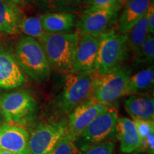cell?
Listing matches in <instances>:
<instances>
[{
    "instance_id": "cell-25",
    "label": "cell",
    "mask_w": 154,
    "mask_h": 154,
    "mask_svg": "<svg viewBox=\"0 0 154 154\" xmlns=\"http://www.w3.org/2000/svg\"><path fill=\"white\" fill-rule=\"evenodd\" d=\"M124 5V0H89L84 10L96 9H121Z\"/></svg>"
},
{
    "instance_id": "cell-30",
    "label": "cell",
    "mask_w": 154,
    "mask_h": 154,
    "mask_svg": "<svg viewBox=\"0 0 154 154\" xmlns=\"http://www.w3.org/2000/svg\"><path fill=\"white\" fill-rule=\"evenodd\" d=\"M4 1L17 9H20L26 6L24 0H4Z\"/></svg>"
},
{
    "instance_id": "cell-1",
    "label": "cell",
    "mask_w": 154,
    "mask_h": 154,
    "mask_svg": "<svg viewBox=\"0 0 154 154\" xmlns=\"http://www.w3.org/2000/svg\"><path fill=\"white\" fill-rule=\"evenodd\" d=\"M79 38L78 32L44 33L38 41L50 66L61 72H70Z\"/></svg>"
},
{
    "instance_id": "cell-36",
    "label": "cell",
    "mask_w": 154,
    "mask_h": 154,
    "mask_svg": "<svg viewBox=\"0 0 154 154\" xmlns=\"http://www.w3.org/2000/svg\"><path fill=\"white\" fill-rule=\"evenodd\" d=\"M127 1H128V0H124V2H125V4H126V2Z\"/></svg>"
},
{
    "instance_id": "cell-22",
    "label": "cell",
    "mask_w": 154,
    "mask_h": 154,
    "mask_svg": "<svg viewBox=\"0 0 154 154\" xmlns=\"http://www.w3.org/2000/svg\"><path fill=\"white\" fill-rule=\"evenodd\" d=\"M154 60V37L149 35L136 51L133 53L135 65H153Z\"/></svg>"
},
{
    "instance_id": "cell-24",
    "label": "cell",
    "mask_w": 154,
    "mask_h": 154,
    "mask_svg": "<svg viewBox=\"0 0 154 154\" xmlns=\"http://www.w3.org/2000/svg\"><path fill=\"white\" fill-rule=\"evenodd\" d=\"M114 149V143L106 140L83 147L77 154H113Z\"/></svg>"
},
{
    "instance_id": "cell-34",
    "label": "cell",
    "mask_w": 154,
    "mask_h": 154,
    "mask_svg": "<svg viewBox=\"0 0 154 154\" xmlns=\"http://www.w3.org/2000/svg\"><path fill=\"white\" fill-rule=\"evenodd\" d=\"M0 154H13V153H11L9 151H3V150H0Z\"/></svg>"
},
{
    "instance_id": "cell-33",
    "label": "cell",
    "mask_w": 154,
    "mask_h": 154,
    "mask_svg": "<svg viewBox=\"0 0 154 154\" xmlns=\"http://www.w3.org/2000/svg\"><path fill=\"white\" fill-rule=\"evenodd\" d=\"M6 123V120L5 119V116H4L2 110V107H1V104H0V124H3Z\"/></svg>"
},
{
    "instance_id": "cell-5",
    "label": "cell",
    "mask_w": 154,
    "mask_h": 154,
    "mask_svg": "<svg viewBox=\"0 0 154 154\" xmlns=\"http://www.w3.org/2000/svg\"><path fill=\"white\" fill-rule=\"evenodd\" d=\"M95 76L94 73H70L57 102L60 111L69 113L79 104L91 98Z\"/></svg>"
},
{
    "instance_id": "cell-3",
    "label": "cell",
    "mask_w": 154,
    "mask_h": 154,
    "mask_svg": "<svg viewBox=\"0 0 154 154\" xmlns=\"http://www.w3.org/2000/svg\"><path fill=\"white\" fill-rule=\"evenodd\" d=\"M130 76V69L122 65L103 74L96 75L91 97L100 103L110 105L122 96L128 95Z\"/></svg>"
},
{
    "instance_id": "cell-9",
    "label": "cell",
    "mask_w": 154,
    "mask_h": 154,
    "mask_svg": "<svg viewBox=\"0 0 154 154\" xmlns=\"http://www.w3.org/2000/svg\"><path fill=\"white\" fill-rule=\"evenodd\" d=\"M110 106L89 98L69 113L67 121V136L75 142L92 121Z\"/></svg>"
},
{
    "instance_id": "cell-4",
    "label": "cell",
    "mask_w": 154,
    "mask_h": 154,
    "mask_svg": "<svg viewBox=\"0 0 154 154\" xmlns=\"http://www.w3.org/2000/svg\"><path fill=\"white\" fill-rule=\"evenodd\" d=\"M96 58L94 74L101 75L121 65L128 56L126 34L116 32L113 29L102 34Z\"/></svg>"
},
{
    "instance_id": "cell-15",
    "label": "cell",
    "mask_w": 154,
    "mask_h": 154,
    "mask_svg": "<svg viewBox=\"0 0 154 154\" xmlns=\"http://www.w3.org/2000/svg\"><path fill=\"white\" fill-rule=\"evenodd\" d=\"M153 0H128L119 18L118 33L126 34L147 12Z\"/></svg>"
},
{
    "instance_id": "cell-8",
    "label": "cell",
    "mask_w": 154,
    "mask_h": 154,
    "mask_svg": "<svg viewBox=\"0 0 154 154\" xmlns=\"http://www.w3.org/2000/svg\"><path fill=\"white\" fill-rule=\"evenodd\" d=\"M67 134V121L41 123L29 135L30 154H49Z\"/></svg>"
},
{
    "instance_id": "cell-31",
    "label": "cell",
    "mask_w": 154,
    "mask_h": 154,
    "mask_svg": "<svg viewBox=\"0 0 154 154\" xmlns=\"http://www.w3.org/2000/svg\"><path fill=\"white\" fill-rule=\"evenodd\" d=\"M88 1H89V0H78L79 8H83L84 9H85L86 4H87Z\"/></svg>"
},
{
    "instance_id": "cell-27",
    "label": "cell",
    "mask_w": 154,
    "mask_h": 154,
    "mask_svg": "<svg viewBox=\"0 0 154 154\" xmlns=\"http://www.w3.org/2000/svg\"><path fill=\"white\" fill-rule=\"evenodd\" d=\"M136 125V129L142 140L146 139L150 135L154 134L153 120H133Z\"/></svg>"
},
{
    "instance_id": "cell-2",
    "label": "cell",
    "mask_w": 154,
    "mask_h": 154,
    "mask_svg": "<svg viewBox=\"0 0 154 154\" xmlns=\"http://www.w3.org/2000/svg\"><path fill=\"white\" fill-rule=\"evenodd\" d=\"M14 56L22 72L32 79L42 82L49 77L51 66L37 39L26 36L20 38Z\"/></svg>"
},
{
    "instance_id": "cell-37",
    "label": "cell",
    "mask_w": 154,
    "mask_h": 154,
    "mask_svg": "<svg viewBox=\"0 0 154 154\" xmlns=\"http://www.w3.org/2000/svg\"><path fill=\"white\" fill-rule=\"evenodd\" d=\"M2 124H0V128H1V127H2Z\"/></svg>"
},
{
    "instance_id": "cell-23",
    "label": "cell",
    "mask_w": 154,
    "mask_h": 154,
    "mask_svg": "<svg viewBox=\"0 0 154 154\" xmlns=\"http://www.w3.org/2000/svg\"><path fill=\"white\" fill-rule=\"evenodd\" d=\"M19 30L26 36L38 39L44 35V31L42 25V16L23 17L19 24Z\"/></svg>"
},
{
    "instance_id": "cell-12",
    "label": "cell",
    "mask_w": 154,
    "mask_h": 154,
    "mask_svg": "<svg viewBox=\"0 0 154 154\" xmlns=\"http://www.w3.org/2000/svg\"><path fill=\"white\" fill-rule=\"evenodd\" d=\"M29 134L22 126L5 123L0 128V150L13 154H30Z\"/></svg>"
},
{
    "instance_id": "cell-35",
    "label": "cell",
    "mask_w": 154,
    "mask_h": 154,
    "mask_svg": "<svg viewBox=\"0 0 154 154\" xmlns=\"http://www.w3.org/2000/svg\"><path fill=\"white\" fill-rule=\"evenodd\" d=\"M124 154H138V153H136V152H134V153H124Z\"/></svg>"
},
{
    "instance_id": "cell-17",
    "label": "cell",
    "mask_w": 154,
    "mask_h": 154,
    "mask_svg": "<svg viewBox=\"0 0 154 154\" xmlns=\"http://www.w3.org/2000/svg\"><path fill=\"white\" fill-rule=\"evenodd\" d=\"M76 15L73 12H53L42 15L45 33H71L76 26Z\"/></svg>"
},
{
    "instance_id": "cell-18",
    "label": "cell",
    "mask_w": 154,
    "mask_h": 154,
    "mask_svg": "<svg viewBox=\"0 0 154 154\" xmlns=\"http://www.w3.org/2000/svg\"><path fill=\"white\" fill-rule=\"evenodd\" d=\"M23 17L20 9L0 0V34L13 35L18 33Z\"/></svg>"
},
{
    "instance_id": "cell-32",
    "label": "cell",
    "mask_w": 154,
    "mask_h": 154,
    "mask_svg": "<svg viewBox=\"0 0 154 154\" xmlns=\"http://www.w3.org/2000/svg\"><path fill=\"white\" fill-rule=\"evenodd\" d=\"M39 0H24L26 5H36Z\"/></svg>"
},
{
    "instance_id": "cell-19",
    "label": "cell",
    "mask_w": 154,
    "mask_h": 154,
    "mask_svg": "<svg viewBox=\"0 0 154 154\" xmlns=\"http://www.w3.org/2000/svg\"><path fill=\"white\" fill-rule=\"evenodd\" d=\"M154 82V68L153 66H149L139 72L130 76L128 82V95L138 94L151 88Z\"/></svg>"
},
{
    "instance_id": "cell-20",
    "label": "cell",
    "mask_w": 154,
    "mask_h": 154,
    "mask_svg": "<svg viewBox=\"0 0 154 154\" xmlns=\"http://www.w3.org/2000/svg\"><path fill=\"white\" fill-rule=\"evenodd\" d=\"M149 35L148 22L146 14L145 16L142 17L126 34L128 51L134 53L145 42Z\"/></svg>"
},
{
    "instance_id": "cell-11",
    "label": "cell",
    "mask_w": 154,
    "mask_h": 154,
    "mask_svg": "<svg viewBox=\"0 0 154 154\" xmlns=\"http://www.w3.org/2000/svg\"><path fill=\"white\" fill-rule=\"evenodd\" d=\"M99 38L82 35L79 38L70 73H94Z\"/></svg>"
},
{
    "instance_id": "cell-10",
    "label": "cell",
    "mask_w": 154,
    "mask_h": 154,
    "mask_svg": "<svg viewBox=\"0 0 154 154\" xmlns=\"http://www.w3.org/2000/svg\"><path fill=\"white\" fill-rule=\"evenodd\" d=\"M118 118V111L111 106L98 115L78 138L86 141L84 147L107 140L115 132Z\"/></svg>"
},
{
    "instance_id": "cell-14",
    "label": "cell",
    "mask_w": 154,
    "mask_h": 154,
    "mask_svg": "<svg viewBox=\"0 0 154 154\" xmlns=\"http://www.w3.org/2000/svg\"><path fill=\"white\" fill-rule=\"evenodd\" d=\"M115 132L120 141L121 151L123 153H134L140 149L142 140L132 119L126 117L118 118Z\"/></svg>"
},
{
    "instance_id": "cell-16",
    "label": "cell",
    "mask_w": 154,
    "mask_h": 154,
    "mask_svg": "<svg viewBox=\"0 0 154 154\" xmlns=\"http://www.w3.org/2000/svg\"><path fill=\"white\" fill-rule=\"evenodd\" d=\"M124 108L133 120H153V97L147 94H134L124 102Z\"/></svg>"
},
{
    "instance_id": "cell-21",
    "label": "cell",
    "mask_w": 154,
    "mask_h": 154,
    "mask_svg": "<svg viewBox=\"0 0 154 154\" xmlns=\"http://www.w3.org/2000/svg\"><path fill=\"white\" fill-rule=\"evenodd\" d=\"M36 7L44 14L74 12L79 8L78 0H39Z\"/></svg>"
},
{
    "instance_id": "cell-26",
    "label": "cell",
    "mask_w": 154,
    "mask_h": 154,
    "mask_svg": "<svg viewBox=\"0 0 154 154\" xmlns=\"http://www.w3.org/2000/svg\"><path fill=\"white\" fill-rule=\"evenodd\" d=\"M49 154H77L75 142L70 139L66 134Z\"/></svg>"
},
{
    "instance_id": "cell-29",
    "label": "cell",
    "mask_w": 154,
    "mask_h": 154,
    "mask_svg": "<svg viewBox=\"0 0 154 154\" xmlns=\"http://www.w3.org/2000/svg\"><path fill=\"white\" fill-rule=\"evenodd\" d=\"M154 134L150 135L146 139L142 140L140 148H145V149L150 154L154 153Z\"/></svg>"
},
{
    "instance_id": "cell-13",
    "label": "cell",
    "mask_w": 154,
    "mask_h": 154,
    "mask_svg": "<svg viewBox=\"0 0 154 154\" xmlns=\"http://www.w3.org/2000/svg\"><path fill=\"white\" fill-rule=\"evenodd\" d=\"M24 82V73L15 56L0 45V88L11 89L22 85Z\"/></svg>"
},
{
    "instance_id": "cell-6",
    "label": "cell",
    "mask_w": 154,
    "mask_h": 154,
    "mask_svg": "<svg viewBox=\"0 0 154 154\" xmlns=\"http://www.w3.org/2000/svg\"><path fill=\"white\" fill-rule=\"evenodd\" d=\"M0 104L6 122L11 124L26 123L36 111L34 98L26 91L4 94L0 96Z\"/></svg>"
},
{
    "instance_id": "cell-28",
    "label": "cell",
    "mask_w": 154,
    "mask_h": 154,
    "mask_svg": "<svg viewBox=\"0 0 154 154\" xmlns=\"http://www.w3.org/2000/svg\"><path fill=\"white\" fill-rule=\"evenodd\" d=\"M146 18L148 22V29L149 34L150 35L153 36L154 34V2H151L147 12H146Z\"/></svg>"
},
{
    "instance_id": "cell-7",
    "label": "cell",
    "mask_w": 154,
    "mask_h": 154,
    "mask_svg": "<svg viewBox=\"0 0 154 154\" xmlns=\"http://www.w3.org/2000/svg\"><path fill=\"white\" fill-rule=\"evenodd\" d=\"M121 9H85L76 21V27L79 36L90 35L99 37L111 29L119 18Z\"/></svg>"
}]
</instances>
